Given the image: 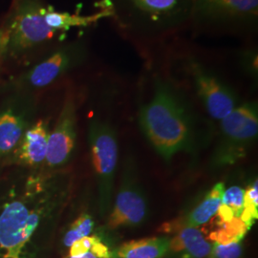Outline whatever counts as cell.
I'll use <instances>...</instances> for the list:
<instances>
[{"instance_id":"6da1fadb","label":"cell","mask_w":258,"mask_h":258,"mask_svg":"<svg viewBox=\"0 0 258 258\" xmlns=\"http://www.w3.org/2000/svg\"><path fill=\"white\" fill-rule=\"evenodd\" d=\"M139 123L158 154L166 161L194 146L191 114L167 83H156L150 102L140 110Z\"/></svg>"},{"instance_id":"7a4b0ae2","label":"cell","mask_w":258,"mask_h":258,"mask_svg":"<svg viewBox=\"0 0 258 258\" xmlns=\"http://www.w3.org/2000/svg\"><path fill=\"white\" fill-rule=\"evenodd\" d=\"M221 136L212 154V164L216 167L230 166L246 156L257 137V108L254 103L235 107L221 120Z\"/></svg>"},{"instance_id":"3957f363","label":"cell","mask_w":258,"mask_h":258,"mask_svg":"<svg viewBox=\"0 0 258 258\" xmlns=\"http://www.w3.org/2000/svg\"><path fill=\"white\" fill-rule=\"evenodd\" d=\"M92 164L98 177L100 209L102 216L108 215L113 205L116 167L119 147L117 133L107 121H93L89 131Z\"/></svg>"},{"instance_id":"277c9868","label":"cell","mask_w":258,"mask_h":258,"mask_svg":"<svg viewBox=\"0 0 258 258\" xmlns=\"http://www.w3.org/2000/svg\"><path fill=\"white\" fill-rule=\"evenodd\" d=\"M47 7L39 0H19L10 20L8 49L20 53L55 37L56 32L47 25Z\"/></svg>"},{"instance_id":"5b68a950","label":"cell","mask_w":258,"mask_h":258,"mask_svg":"<svg viewBox=\"0 0 258 258\" xmlns=\"http://www.w3.org/2000/svg\"><path fill=\"white\" fill-rule=\"evenodd\" d=\"M134 163L127 160L123 165L120 187L112 205L107 226L111 230L139 226L148 215V198L136 177Z\"/></svg>"},{"instance_id":"8992f818","label":"cell","mask_w":258,"mask_h":258,"mask_svg":"<svg viewBox=\"0 0 258 258\" xmlns=\"http://www.w3.org/2000/svg\"><path fill=\"white\" fill-rule=\"evenodd\" d=\"M40 215L29 211L21 202H12L5 206L0 215V249L4 258H19L26 243L39 224Z\"/></svg>"},{"instance_id":"52a82bcc","label":"cell","mask_w":258,"mask_h":258,"mask_svg":"<svg viewBox=\"0 0 258 258\" xmlns=\"http://www.w3.org/2000/svg\"><path fill=\"white\" fill-rule=\"evenodd\" d=\"M190 69L196 92L208 113L215 120H223L235 108L233 93L202 66L191 64Z\"/></svg>"},{"instance_id":"ba28073f","label":"cell","mask_w":258,"mask_h":258,"mask_svg":"<svg viewBox=\"0 0 258 258\" xmlns=\"http://www.w3.org/2000/svg\"><path fill=\"white\" fill-rule=\"evenodd\" d=\"M76 107L68 99L59 115L54 131L48 137L46 161L49 166L64 164L72 153L76 140Z\"/></svg>"},{"instance_id":"9c48e42d","label":"cell","mask_w":258,"mask_h":258,"mask_svg":"<svg viewBox=\"0 0 258 258\" xmlns=\"http://www.w3.org/2000/svg\"><path fill=\"white\" fill-rule=\"evenodd\" d=\"M225 191V184L222 182L214 184L212 189L204 197L191 212L173 221L168 222L162 226L161 231H180L183 228H198L208 223L217 213L222 203V197Z\"/></svg>"},{"instance_id":"30bf717a","label":"cell","mask_w":258,"mask_h":258,"mask_svg":"<svg viewBox=\"0 0 258 258\" xmlns=\"http://www.w3.org/2000/svg\"><path fill=\"white\" fill-rule=\"evenodd\" d=\"M194 7L203 19H241L257 15L258 0H196Z\"/></svg>"},{"instance_id":"8fae6325","label":"cell","mask_w":258,"mask_h":258,"mask_svg":"<svg viewBox=\"0 0 258 258\" xmlns=\"http://www.w3.org/2000/svg\"><path fill=\"white\" fill-rule=\"evenodd\" d=\"M74 55L72 50H61L53 54L34 67L28 76L29 83L35 87H44L51 84L69 68Z\"/></svg>"},{"instance_id":"7c38bea8","label":"cell","mask_w":258,"mask_h":258,"mask_svg":"<svg viewBox=\"0 0 258 258\" xmlns=\"http://www.w3.org/2000/svg\"><path fill=\"white\" fill-rule=\"evenodd\" d=\"M211 249L212 244L197 228H183L172 239H169L168 250L178 253L181 258L207 257Z\"/></svg>"},{"instance_id":"4fadbf2b","label":"cell","mask_w":258,"mask_h":258,"mask_svg":"<svg viewBox=\"0 0 258 258\" xmlns=\"http://www.w3.org/2000/svg\"><path fill=\"white\" fill-rule=\"evenodd\" d=\"M114 15L112 6H103L102 9L91 16H80L78 14H69L64 12H56L52 7H47L44 19L47 25L55 32L68 31L73 27H87L98 22L99 20Z\"/></svg>"},{"instance_id":"5bb4252c","label":"cell","mask_w":258,"mask_h":258,"mask_svg":"<svg viewBox=\"0 0 258 258\" xmlns=\"http://www.w3.org/2000/svg\"><path fill=\"white\" fill-rule=\"evenodd\" d=\"M48 137L46 126L42 120L28 130L19 150L20 160L29 166H36L46 158Z\"/></svg>"},{"instance_id":"9a60e30c","label":"cell","mask_w":258,"mask_h":258,"mask_svg":"<svg viewBox=\"0 0 258 258\" xmlns=\"http://www.w3.org/2000/svg\"><path fill=\"white\" fill-rule=\"evenodd\" d=\"M169 249L168 237H148L123 243L117 250L119 258H162Z\"/></svg>"},{"instance_id":"2e32d148","label":"cell","mask_w":258,"mask_h":258,"mask_svg":"<svg viewBox=\"0 0 258 258\" xmlns=\"http://www.w3.org/2000/svg\"><path fill=\"white\" fill-rule=\"evenodd\" d=\"M23 132V122L12 110L0 114V155L16 147Z\"/></svg>"},{"instance_id":"e0dca14e","label":"cell","mask_w":258,"mask_h":258,"mask_svg":"<svg viewBox=\"0 0 258 258\" xmlns=\"http://www.w3.org/2000/svg\"><path fill=\"white\" fill-rule=\"evenodd\" d=\"M249 231L241 218L234 217L231 221L217 223V229L210 233V238L223 245L240 243Z\"/></svg>"},{"instance_id":"ac0fdd59","label":"cell","mask_w":258,"mask_h":258,"mask_svg":"<svg viewBox=\"0 0 258 258\" xmlns=\"http://www.w3.org/2000/svg\"><path fill=\"white\" fill-rule=\"evenodd\" d=\"M247 228L250 230L258 218V182L257 179L249 185L244 192L243 211L240 216Z\"/></svg>"},{"instance_id":"d6986e66","label":"cell","mask_w":258,"mask_h":258,"mask_svg":"<svg viewBox=\"0 0 258 258\" xmlns=\"http://www.w3.org/2000/svg\"><path fill=\"white\" fill-rule=\"evenodd\" d=\"M94 221L89 214H82L71 225L69 231L65 234L63 243L66 247H71L77 240L88 236L93 230Z\"/></svg>"},{"instance_id":"ffe728a7","label":"cell","mask_w":258,"mask_h":258,"mask_svg":"<svg viewBox=\"0 0 258 258\" xmlns=\"http://www.w3.org/2000/svg\"><path fill=\"white\" fill-rule=\"evenodd\" d=\"M244 192L245 190L238 185H232L225 189L223 194L222 204L231 209L234 217L240 218L241 216L244 205Z\"/></svg>"},{"instance_id":"44dd1931","label":"cell","mask_w":258,"mask_h":258,"mask_svg":"<svg viewBox=\"0 0 258 258\" xmlns=\"http://www.w3.org/2000/svg\"><path fill=\"white\" fill-rule=\"evenodd\" d=\"M139 10L149 14H163L175 8L178 0H132Z\"/></svg>"},{"instance_id":"7402d4cb","label":"cell","mask_w":258,"mask_h":258,"mask_svg":"<svg viewBox=\"0 0 258 258\" xmlns=\"http://www.w3.org/2000/svg\"><path fill=\"white\" fill-rule=\"evenodd\" d=\"M242 254V246L240 243L218 244L213 243L210 251V258H239Z\"/></svg>"},{"instance_id":"603a6c76","label":"cell","mask_w":258,"mask_h":258,"mask_svg":"<svg viewBox=\"0 0 258 258\" xmlns=\"http://www.w3.org/2000/svg\"><path fill=\"white\" fill-rule=\"evenodd\" d=\"M99 236H85L81 239L77 240L70 247V256H77L81 255L85 252L90 251L92 249L93 245L98 240Z\"/></svg>"},{"instance_id":"cb8c5ba5","label":"cell","mask_w":258,"mask_h":258,"mask_svg":"<svg viewBox=\"0 0 258 258\" xmlns=\"http://www.w3.org/2000/svg\"><path fill=\"white\" fill-rule=\"evenodd\" d=\"M90 251H92L98 258H111L112 255L108 247L102 243L100 237L95 242Z\"/></svg>"},{"instance_id":"d4e9b609","label":"cell","mask_w":258,"mask_h":258,"mask_svg":"<svg viewBox=\"0 0 258 258\" xmlns=\"http://www.w3.org/2000/svg\"><path fill=\"white\" fill-rule=\"evenodd\" d=\"M8 50V33L6 30H0V55Z\"/></svg>"},{"instance_id":"484cf974","label":"cell","mask_w":258,"mask_h":258,"mask_svg":"<svg viewBox=\"0 0 258 258\" xmlns=\"http://www.w3.org/2000/svg\"><path fill=\"white\" fill-rule=\"evenodd\" d=\"M70 258H98L92 251H88V252H85L83 254L81 255H77V256H70Z\"/></svg>"}]
</instances>
